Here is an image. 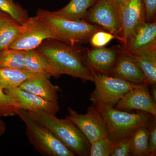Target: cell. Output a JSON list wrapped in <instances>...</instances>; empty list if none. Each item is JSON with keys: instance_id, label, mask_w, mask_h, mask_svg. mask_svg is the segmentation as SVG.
<instances>
[{"instance_id": "obj_1", "label": "cell", "mask_w": 156, "mask_h": 156, "mask_svg": "<svg viewBox=\"0 0 156 156\" xmlns=\"http://www.w3.org/2000/svg\"><path fill=\"white\" fill-rule=\"evenodd\" d=\"M56 68L59 75H68L84 81L94 82L92 69L74 46L54 39L45 40L37 48Z\"/></svg>"}, {"instance_id": "obj_2", "label": "cell", "mask_w": 156, "mask_h": 156, "mask_svg": "<svg viewBox=\"0 0 156 156\" xmlns=\"http://www.w3.org/2000/svg\"><path fill=\"white\" fill-rule=\"evenodd\" d=\"M28 112L35 122L47 128L76 156L90 155L91 144L70 120L58 119L55 115L43 112Z\"/></svg>"}, {"instance_id": "obj_3", "label": "cell", "mask_w": 156, "mask_h": 156, "mask_svg": "<svg viewBox=\"0 0 156 156\" xmlns=\"http://www.w3.org/2000/svg\"><path fill=\"white\" fill-rule=\"evenodd\" d=\"M93 104L103 117L109 137L114 144L130 136L140 127L149 128L156 121L155 117L145 112L129 113L99 102Z\"/></svg>"}, {"instance_id": "obj_4", "label": "cell", "mask_w": 156, "mask_h": 156, "mask_svg": "<svg viewBox=\"0 0 156 156\" xmlns=\"http://www.w3.org/2000/svg\"><path fill=\"white\" fill-rule=\"evenodd\" d=\"M37 16L50 29L58 41L72 46L87 42L93 34L102 30L84 20L63 18L53 11L39 9Z\"/></svg>"}, {"instance_id": "obj_5", "label": "cell", "mask_w": 156, "mask_h": 156, "mask_svg": "<svg viewBox=\"0 0 156 156\" xmlns=\"http://www.w3.org/2000/svg\"><path fill=\"white\" fill-rule=\"evenodd\" d=\"M15 114L25 123L29 141L40 154L47 156H76L47 128L35 122L28 112L16 108Z\"/></svg>"}, {"instance_id": "obj_6", "label": "cell", "mask_w": 156, "mask_h": 156, "mask_svg": "<svg viewBox=\"0 0 156 156\" xmlns=\"http://www.w3.org/2000/svg\"><path fill=\"white\" fill-rule=\"evenodd\" d=\"M91 69L95 85V90L90 98L93 103L99 102L113 107L123 95L139 85Z\"/></svg>"}, {"instance_id": "obj_7", "label": "cell", "mask_w": 156, "mask_h": 156, "mask_svg": "<svg viewBox=\"0 0 156 156\" xmlns=\"http://www.w3.org/2000/svg\"><path fill=\"white\" fill-rule=\"evenodd\" d=\"M85 17L89 23L103 28L122 41L121 20L113 0H96Z\"/></svg>"}, {"instance_id": "obj_8", "label": "cell", "mask_w": 156, "mask_h": 156, "mask_svg": "<svg viewBox=\"0 0 156 156\" xmlns=\"http://www.w3.org/2000/svg\"><path fill=\"white\" fill-rule=\"evenodd\" d=\"M66 119L70 120L83 132L90 144L109 136V131L103 117L94 104L88 107L86 114H80L68 108Z\"/></svg>"}, {"instance_id": "obj_9", "label": "cell", "mask_w": 156, "mask_h": 156, "mask_svg": "<svg viewBox=\"0 0 156 156\" xmlns=\"http://www.w3.org/2000/svg\"><path fill=\"white\" fill-rule=\"evenodd\" d=\"M23 28L9 48L28 50L38 48L45 40H57L52 32L37 16L29 17L23 23Z\"/></svg>"}, {"instance_id": "obj_10", "label": "cell", "mask_w": 156, "mask_h": 156, "mask_svg": "<svg viewBox=\"0 0 156 156\" xmlns=\"http://www.w3.org/2000/svg\"><path fill=\"white\" fill-rule=\"evenodd\" d=\"M4 91L13 101L16 108L28 112H43L55 115L59 111L58 102L48 101L19 87L9 88Z\"/></svg>"}, {"instance_id": "obj_11", "label": "cell", "mask_w": 156, "mask_h": 156, "mask_svg": "<svg viewBox=\"0 0 156 156\" xmlns=\"http://www.w3.org/2000/svg\"><path fill=\"white\" fill-rule=\"evenodd\" d=\"M148 84H140L123 95L116 108L119 110H136L156 116V104L149 91Z\"/></svg>"}, {"instance_id": "obj_12", "label": "cell", "mask_w": 156, "mask_h": 156, "mask_svg": "<svg viewBox=\"0 0 156 156\" xmlns=\"http://www.w3.org/2000/svg\"><path fill=\"white\" fill-rule=\"evenodd\" d=\"M144 14L142 0H128L120 10L123 50L135 29L145 20Z\"/></svg>"}, {"instance_id": "obj_13", "label": "cell", "mask_w": 156, "mask_h": 156, "mask_svg": "<svg viewBox=\"0 0 156 156\" xmlns=\"http://www.w3.org/2000/svg\"><path fill=\"white\" fill-rule=\"evenodd\" d=\"M156 49V23L143 21L128 40L123 52L126 53Z\"/></svg>"}, {"instance_id": "obj_14", "label": "cell", "mask_w": 156, "mask_h": 156, "mask_svg": "<svg viewBox=\"0 0 156 156\" xmlns=\"http://www.w3.org/2000/svg\"><path fill=\"white\" fill-rule=\"evenodd\" d=\"M51 76L48 74H35L23 82L19 88L48 101L58 102V92L60 89L51 83L50 80Z\"/></svg>"}, {"instance_id": "obj_15", "label": "cell", "mask_w": 156, "mask_h": 156, "mask_svg": "<svg viewBox=\"0 0 156 156\" xmlns=\"http://www.w3.org/2000/svg\"><path fill=\"white\" fill-rule=\"evenodd\" d=\"M109 75L122 79L132 83H147L149 85L146 77L141 68L127 53L124 52L118 57Z\"/></svg>"}, {"instance_id": "obj_16", "label": "cell", "mask_w": 156, "mask_h": 156, "mask_svg": "<svg viewBox=\"0 0 156 156\" xmlns=\"http://www.w3.org/2000/svg\"><path fill=\"white\" fill-rule=\"evenodd\" d=\"M116 50L111 48H95L84 57L86 64L95 71L109 75L118 59Z\"/></svg>"}, {"instance_id": "obj_17", "label": "cell", "mask_w": 156, "mask_h": 156, "mask_svg": "<svg viewBox=\"0 0 156 156\" xmlns=\"http://www.w3.org/2000/svg\"><path fill=\"white\" fill-rule=\"evenodd\" d=\"M24 69L34 73L48 74L56 78L60 76L50 59L37 48L26 51Z\"/></svg>"}, {"instance_id": "obj_18", "label": "cell", "mask_w": 156, "mask_h": 156, "mask_svg": "<svg viewBox=\"0 0 156 156\" xmlns=\"http://www.w3.org/2000/svg\"><path fill=\"white\" fill-rule=\"evenodd\" d=\"M126 53L142 69L148 84L155 85L156 83V49Z\"/></svg>"}, {"instance_id": "obj_19", "label": "cell", "mask_w": 156, "mask_h": 156, "mask_svg": "<svg viewBox=\"0 0 156 156\" xmlns=\"http://www.w3.org/2000/svg\"><path fill=\"white\" fill-rule=\"evenodd\" d=\"M23 28L7 14L0 18V51L8 49L19 36Z\"/></svg>"}, {"instance_id": "obj_20", "label": "cell", "mask_w": 156, "mask_h": 156, "mask_svg": "<svg viewBox=\"0 0 156 156\" xmlns=\"http://www.w3.org/2000/svg\"><path fill=\"white\" fill-rule=\"evenodd\" d=\"M96 0H71L64 8L53 11L59 17L73 20H84L89 9Z\"/></svg>"}, {"instance_id": "obj_21", "label": "cell", "mask_w": 156, "mask_h": 156, "mask_svg": "<svg viewBox=\"0 0 156 156\" xmlns=\"http://www.w3.org/2000/svg\"><path fill=\"white\" fill-rule=\"evenodd\" d=\"M35 74L24 69L0 68V86L3 90L19 87Z\"/></svg>"}, {"instance_id": "obj_22", "label": "cell", "mask_w": 156, "mask_h": 156, "mask_svg": "<svg viewBox=\"0 0 156 156\" xmlns=\"http://www.w3.org/2000/svg\"><path fill=\"white\" fill-rule=\"evenodd\" d=\"M149 128L141 126L130 136L131 154L135 156H150Z\"/></svg>"}, {"instance_id": "obj_23", "label": "cell", "mask_w": 156, "mask_h": 156, "mask_svg": "<svg viewBox=\"0 0 156 156\" xmlns=\"http://www.w3.org/2000/svg\"><path fill=\"white\" fill-rule=\"evenodd\" d=\"M27 51L8 48L0 51V68L24 69Z\"/></svg>"}, {"instance_id": "obj_24", "label": "cell", "mask_w": 156, "mask_h": 156, "mask_svg": "<svg viewBox=\"0 0 156 156\" xmlns=\"http://www.w3.org/2000/svg\"><path fill=\"white\" fill-rule=\"evenodd\" d=\"M0 10L20 24H23L29 18L26 10L9 0H0Z\"/></svg>"}, {"instance_id": "obj_25", "label": "cell", "mask_w": 156, "mask_h": 156, "mask_svg": "<svg viewBox=\"0 0 156 156\" xmlns=\"http://www.w3.org/2000/svg\"><path fill=\"white\" fill-rule=\"evenodd\" d=\"M114 145L112 140L109 136L98 140L91 144L89 156H110Z\"/></svg>"}, {"instance_id": "obj_26", "label": "cell", "mask_w": 156, "mask_h": 156, "mask_svg": "<svg viewBox=\"0 0 156 156\" xmlns=\"http://www.w3.org/2000/svg\"><path fill=\"white\" fill-rule=\"evenodd\" d=\"M16 108L13 101L0 86V116H10L16 115Z\"/></svg>"}, {"instance_id": "obj_27", "label": "cell", "mask_w": 156, "mask_h": 156, "mask_svg": "<svg viewBox=\"0 0 156 156\" xmlns=\"http://www.w3.org/2000/svg\"><path fill=\"white\" fill-rule=\"evenodd\" d=\"M115 38L113 34L100 30L93 34L89 41L91 45L94 48H103Z\"/></svg>"}, {"instance_id": "obj_28", "label": "cell", "mask_w": 156, "mask_h": 156, "mask_svg": "<svg viewBox=\"0 0 156 156\" xmlns=\"http://www.w3.org/2000/svg\"><path fill=\"white\" fill-rule=\"evenodd\" d=\"M131 154L129 136L114 144L110 156H128Z\"/></svg>"}, {"instance_id": "obj_29", "label": "cell", "mask_w": 156, "mask_h": 156, "mask_svg": "<svg viewBox=\"0 0 156 156\" xmlns=\"http://www.w3.org/2000/svg\"><path fill=\"white\" fill-rule=\"evenodd\" d=\"M144 7L145 19L147 22H152L156 16V0H142Z\"/></svg>"}, {"instance_id": "obj_30", "label": "cell", "mask_w": 156, "mask_h": 156, "mask_svg": "<svg viewBox=\"0 0 156 156\" xmlns=\"http://www.w3.org/2000/svg\"><path fill=\"white\" fill-rule=\"evenodd\" d=\"M149 130V146L150 156H155L156 154V121L152 125Z\"/></svg>"}, {"instance_id": "obj_31", "label": "cell", "mask_w": 156, "mask_h": 156, "mask_svg": "<svg viewBox=\"0 0 156 156\" xmlns=\"http://www.w3.org/2000/svg\"><path fill=\"white\" fill-rule=\"evenodd\" d=\"M114 2L115 5L116 7L117 10L119 12V14L120 10L122 9V8L126 4L128 0H113Z\"/></svg>"}, {"instance_id": "obj_32", "label": "cell", "mask_w": 156, "mask_h": 156, "mask_svg": "<svg viewBox=\"0 0 156 156\" xmlns=\"http://www.w3.org/2000/svg\"><path fill=\"white\" fill-rule=\"evenodd\" d=\"M0 116V137L5 134L6 131V125L1 119Z\"/></svg>"}, {"instance_id": "obj_33", "label": "cell", "mask_w": 156, "mask_h": 156, "mask_svg": "<svg viewBox=\"0 0 156 156\" xmlns=\"http://www.w3.org/2000/svg\"><path fill=\"white\" fill-rule=\"evenodd\" d=\"M152 94L151 97L153 99L155 103H156V86L154 85L152 88Z\"/></svg>"}, {"instance_id": "obj_34", "label": "cell", "mask_w": 156, "mask_h": 156, "mask_svg": "<svg viewBox=\"0 0 156 156\" xmlns=\"http://www.w3.org/2000/svg\"><path fill=\"white\" fill-rule=\"evenodd\" d=\"M7 14H6V13H4V12H2V11L0 10V18L3 17V16H5V15H7Z\"/></svg>"}, {"instance_id": "obj_35", "label": "cell", "mask_w": 156, "mask_h": 156, "mask_svg": "<svg viewBox=\"0 0 156 156\" xmlns=\"http://www.w3.org/2000/svg\"><path fill=\"white\" fill-rule=\"evenodd\" d=\"M9 1H12V2H14V1H13V0H9Z\"/></svg>"}]
</instances>
